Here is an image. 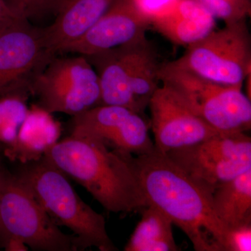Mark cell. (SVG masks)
<instances>
[{"label":"cell","mask_w":251,"mask_h":251,"mask_svg":"<svg viewBox=\"0 0 251 251\" xmlns=\"http://www.w3.org/2000/svg\"><path fill=\"white\" fill-rule=\"evenodd\" d=\"M149 204L163 211L196 251H226L227 227L218 219L209 192L164 153L126 155Z\"/></svg>","instance_id":"6da1fadb"},{"label":"cell","mask_w":251,"mask_h":251,"mask_svg":"<svg viewBox=\"0 0 251 251\" xmlns=\"http://www.w3.org/2000/svg\"><path fill=\"white\" fill-rule=\"evenodd\" d=\"M44 157L83 186L106 210L129 213L149 205L127 157L110 150L93 135L72 130Z\"/></svg>","instance_id":"7a4b0ae2"},{"label":"cell","mask_w":251,"mask_h":251,"mask_svg":"<svg viewBox=\"0 0 251 251\" xmlns=\"http://www.w3.org/2000/svg\"><path fill=\"white\" fill-rule=\"evenodd\" d=\"M14 175L57 226L72 231L77 251L92 247L100 251H118L109 237L104 216L86 204L67 175L44 156L21 163Z\"/></svg>","instance_id":"3957f363"},{"label":"cell","mask_w":251,"mask_h":251,"mask_svg":"<svg viewBox=\"0 0 251 251\" xmlns=\"http://www.w3.org/2000/svg\"><path fill=\"white\" fill-rule=\"evenodd\" d=\"M0 248L5 251H77L27 188L5 168L0 176Z\"/></svg>","instance_id":"277c9868"},{"label":"cell","mask_w":251,"mask_h":251,"mask_svg":"<svg viewBox=\"0 0 251 251\" xmlns=\"http://www.w3.org/2000/svg\"><path fill=\"white\" fill-rule=\"evenodd\" d=\"M159 79L161 85L218 131L245 133L251 129V99L243 93L242 87L208 80L174 61L161 64Z\"/></svg>","instance_id":"5b68a950"},{"label":"cell","mask_w":251,"mask_h":251,"mask_svg":"<svg viewBox=\"0 0 251 251\" xmlns=\"http://www.w3.org/2000/svg\"><path fill=\"white\" fill-rule=\"evenodd\" d=\"M174 62L208 80L242 87L251 74V39L247 20L214 29L188 46Z\"/></svg>","instance_id":"8992f818"},{"label":"cell","mask_w":251,"mask_h":251,"mask_svg":"<svg viewBox=\"0 0 251 251\" xmlns=\"http://www.w3.org/2000/svg\"><path fill=\"white\" fill-rule=\"evenodd\" d=\"M31 93L46 111L74 117L99 105L100 87L97 72L83 55L56 57L33 78Z\"/></svg>","instance_id":"52a82bcc"},{"label":"cell","mask_w":251,"mask_h":251,"mask_svg":"<svg viewBox=\"0 0 251 251\" xmlns=\"http://www.w3.org/2000/svg\"><path fill=\"white\" fill-rule=\"evenodd\" d=\"M209 192L251 169V138L244 132L219 133L166 153Z\"/></svg>","instance_id":"ba28073f"},{"label":"cell","mask_w":251,"mask_h":251,"mask_svg":"<svg viewBox=\"0 0 251 251\" xmlns=\"http://www.w3.org/2000/svg\"><path fill=\"white\" fill-rule=\"evenodd\" d=\"M54 56L46 48L43 29L23 19L0 29V95L31 92V80Z\"/></svg>","instance_id":"9c48e42d"},{"label":"cell","mask_w":251,"mask_h":251,"mask_svg":"<svg viewBox=\"0 0 251 251\" xmlns=\"http://www.w3.org/2000/svg\"><path fill=\"white\" fill-rule=\"evenodd\" d=\"M73 117L72 130L93 135L120 154L140 156L155 149L143 115L130 109L97 105Z\"/></svg>","instance_id":"30bf717a"},{"label":"cell","mask_w":251,"mask_h":251,"mask_svg":"<svg viewBox=\"0 0 251 251\" xmlns=\"http://www.w3.org/2000/svg\"><path fill=\"white\" fill-rule=\"evenodd\" d=\"M148 107L155 149L164 154L221 133L198 116L166 86L161 85L157 89Z\"/></svg>","instance_id":"8fae6325"},{"label":"cell","mask_w":251,"mask_h":251,"mask_svg":"<svg viewBox=\"0 0 251 251\" xmlns=\"http://www.w3.org/2000/svg\"><path fill=\"white\" fill-rule=\"evenodd\" d=\"M150 21L135 9L131 0H117L80 39L62 52L87 56L125 45L146 35Z\"/></svg>","instance_id":"7c38bea8"},{"label":"cell","mask_w":251,"mask_h":251,"mask_svg":"<svg viewBox=\"0 0 251 251\" xmlns=\"http://www.w3.org/2000/svg\"><path fill=\"white\" fill-rule=\"evenodd\" d=\"M138 39L120 47L86 57L98 75L99 105L125 107L143 115L130 87Z\"/></svg>","instance_id":"4fadbf2b"},{"label":"cell","mask_w":251,"mask_h":251,"mask_svg":"<svg viewBox=\"0 0 251 251\" xmlns=\"http://www.w3.org/2000/svg\"><path fill=\"white\" fill-rule=\"evenodd\" d=\"M117 0H65L52 24L43 29L46 48L54 56L75 42Z\"/></svg>","instance_id":"5bb4252c"},{"label":"cell","mask_w":251,"mask_h":251,"mask_svg":"<svg viewBox=\"0 0 251 251\" xmlns=\"http://www.w3.org/2000/svg\"><path fill=\"white\" fill-rule=\"evenodd\" d=\"M151 26L173 44L187 47L215 29L216 18L201 0H176Z\"/></svg>","instance_id":"9a60e30c"},{"label":"cell","mask_w":251,"mask_h":251,"mask_svg":"<svg viewBox=\"0 0 251 251\" xmlns=\"http://www.w3.org/2000/svg\"><path fill=\"white\" fill-rule=\"evenodd\" d=\"M60 133V125L52 114L38 105H33L28 110L14 145L4 150V155L21 163L40 159L59 141Z\"/></svg>","instance_id":"2e32d148"},{"label":"cell","mask_w":251,"mask_h":251,"mask_svg":"<svg viewBox=\"0 0 251 251\" xmlns=\"http://www.w3.org/2000/svg\"><path fill=\"white\" fill-rule=\"evenodd\" d=\"M214 210L226 227L251 221V169L216 188L211 193Z\"/></svg>","instance_id":"e0dca14e"},{"label":"cell","mask_w":251,"mask_h":251,"mask_svg":"<svg viewBox=\"0 0 251 251\" xmlns=\"http://www.w3.org/2000/svg\"><path fill=\"white\" fill-rule=\"evenodd\" d=\"M142 218L125 248L126 251H177L173 222L156 206L141 209Z\"/></svg>","instance_id":"ac0fdd59"},{"label":"cell","mask_w":251,"mask_h":251,"mask_svg":"<svg viewBox=\"0 0 251 251\" xmlns=\"http://www.w3.org/2000/svg\"><path fill=\"white\" fill-rule=\"evenodd\" d=\"M29 91H9L0 95V143L4 150L12 146L27 117L26 100Z\"/></svg>","instance_id":"d6986e66"},{"label":"cell","mask_w":251,"mask_h":251,"mask_svg":"<svg viewBox=\"0 0 251 251\" xmlns=\"http://www.w3.org/2000/svg\"><path fill=\"white\" fill-rule=\"evenodd\" d=\"M215 18L225 24L245 21L251 13V0H201Z\"/></svg>","instance_id":"ffe728a7"},{"label":"cell","mask_w":251,"mask_h":251,"mask_svg":"<svg viewBox=\"0 0 251 251\" xmlns=\"http://www.w3.org/2000/svg\"><path fill=\"white\" fill-rule=\"evenodd\" d=\"M11 9L28 21L57 15L65 0H4Z\"/></svg>","instance_id":"44dd1931"},{"label":"cell","mask_w":251,"mask_h":251,"mask_svg":"<svg viewBox=\"0 0 251 251\" xmlns=\"http://www.w3.org/2000/svg\"><path fill=\"white\" fill-rule=\"evenodd\" d=\"M226 250L251 251V221L227 228L226 237Z\"/></svg>","instance_id":"7402d4cb"},{"label":"cell","mask_w":251,"mask_h":251,"mask_svg":"<svg viewBox=\"0 0 251 251\" xmlns=\"http://www.w3.org/2000/svg\"><path fill=\"white\" fill-rule=\"evenodd\" d=\"M176 0H131L135 9L151 22L154 18L168 11Z\"/></svg>","instance_id":"603a6c76"},{"label":"cell","mask_w":251,"mask_h":251,"mask_svg":"<svg viewBox=\"0 0 251 251\" xmlns=\"http://www.w3.org/2000/svg\"><path fill=\"white\" fill-rule=\"evenodd\" d=\"M23 19L25 18L11 9L4 0H0V29Z\"/></svg>","instance_id":"cb8c5ba5"},{"label":"cell","mask_w":251,"mask_h":251,"mask_svg":"<svg viewBox=\"0 0 251 251\" xmlns=\"http://www.w3.org/2000/svg\"><path fill=\"white\" fill-rule=\"evenodd\" d=\"M4 146L0 143V161H1V156L4 155Z\"/></svg>","instance_id":"d4e9b609"},{"label":"cell","mask_w":251,"mask_h":251,"mask_svg":"<svg viewBox=\"0 0 251 251\" xmlns=\"http://www.w3.org/2000/svg\"><path fill=\"white\" fill-rule=\"evenodd\" d=\"M4 169L5 167L4 166V165L2 164L1 161H0V176H1V173H3V171H4Z\"/></svg>","instance_id":"484cf974"}]
</instances>
